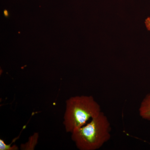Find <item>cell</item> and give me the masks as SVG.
Masks as SVG:
<instances>
[{"label": "cell", "instance_id": "obj_1", "mask_svg": "<svg viewBox=\"0 0 150 150\" xmlns=\"http://www.w3.org/2000/svg\"><path fill=\"white\" fill-rule=\"evenodd\" d=\"M111 127L106 115L101 112L86 125L71 133V139L80 150L100 149L110 138Z\"/></svg>", "mask_w": 150, "mask_h": 150}, {"label": "cell", "instance_id": "obj_2", "mask_svg": "<svg viewBox=\"0 0 150 150\" xmlns=\"http://www.w3.org/2000/svg\"><path fill=\"white\" fill-rule=\"evenodd\" d=\"M100 106L91 96H76L66 101L64 123L66 132L72 133L101 112Z\"/></svg>", "mask_w": 150, "mask_h": 150}, {"label": "cell", "instance_id": "obj_3", "mask_svg": "<svg viewBox=\"0 0 150 150\" xmlns=\"http://www.w3.org/2000/svg\"><path fill=\"white\" fill-rule=\"evenodd\" d=\"M139 113L143 119L150 121V93L146 96L142 101Z\"/></svg>", "mask_w": 150, "mask_h": 150}, {"label": "cell", "instance_id": "obj_4", "mask_svg": "<svg viewBox=\"0 0 150 150\" xmlns=\"http://www.w3.org/2000/svg\"><path fill=\"white\" fill-rule=\"evenodd\" d=\"M39 138V134L35 133L28 139V141L25 144H22L20 146L22 150H33L35 149Z\"/></svg>", "mask_w": 150, "mask_h": 150}, {"label": "cell", "instance_id": "obj_5", "mask_svg": "<svg viewBox=\"0 0 150 150\" xmlns=\"http://www.w3.org/2000/svg\"><path fill=\"white\" fill-rule=\"evenodd\" d=\"M0 150H18V147L16 145H8L5 143L4 140L0 139Z\"/></svg>", "mask_w": 150, "mask_h": 150}, {"label": "cell", "instance_id": "obj_6", "mask_svg": "<svg viewBox=\"0 0 150 150\" xmlns=\"http://www.w3.org/2000/svg\"><path fill=\"white\" fill-rule=\"evenodd\" d=\"M145 23L147 29L150 31V17H148L146 19Z\"/></svg>", "mask_w": 150, "mask_h": 150}, {"label": "cell", "instance_id": "obj_7", "mask_svg": "<svg viewBox=\"0 0 150 150\" xmlns=\"http://www.w3.org/2000/svg\"><path fill=\"white\" fill-rule=\"evenodd\" d=\"M4 13L5 16H8V12L7 11L5 10L4 11Z\"/></svg>", "mask_w": 150, "mask_h": 150}]
</instances>
